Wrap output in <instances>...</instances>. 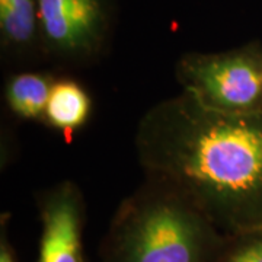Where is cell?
Segmentation results:
<instances>
[{"label":"cell","mask_w":262,"mask_h":262,"mask_svg":"<svg viewBox=\"0 0 262 262\" xmlns=\"http://www.w3.org/2000/svg\"><path fill=\"white\" fill-rule=\"evenodd\" d=\"M134 149L146 178L184 194L225 234L262 227V111L217 113L181 92L143 114Z\"/></svg>","instance_id":"cell-1"},{"label":"cell","mask_w":262,"mask_h":262,"mask_svg":"<svg viewBox=\"0 0 262 262\" xmlns=\"http://www.w3.org/2000/svg\"><path fill=\"white\" fill-rule=\"evenodd\" d=\"M227 237L184 194L146 178L114 213L99 256L101 262H214Z\"/></svg>","instance_id":"cell-2"},{"label":"cell","mask_w":262,"mask_h":262,"mask_svg":"<svg viewBox=\"0 0 262 262\" xmlns=\"http://www.w3.org/2000/svg\"><path fill=\"white\" fill-rule=\"evenodd\" d=\"M184 94L217 113L262 111V46L248 42L219 53H187L175 67Z\"/></svg>","instance_id":"cell-3"},{"label":"cell","mask_w":262,"mask_h":262,"mask_svg":"<svg viewBox=\"0 0 262 262\" xmlns=\"http://www.w3.org/2000/svg\"><path fill=\"white\" fill-rule=\"evenodd\" d=\"M47 63L77 69L99 60L111 34L110 0H37Z\"/></svg>","instance_id":"cell-4"},{"label":"cell","mask_w":262,"mask_h":262,"mask_svg":"<svg viewBox=\"0 0 262 262\" xmlns=\"http://www.w3.org/2000/svg\"><path fill=\"white\" fill-rule=\"evenodd\" d=\"M41 236L37 262H84L82 249L84 206L80 188L61 181L38 200Z\"/></svg>","instance_id":"cell-5"},{"label":"cell","mask_w":262,"mask_h":262,"mask_svg":"<svg viewBox=\"0 0 262 262\" xmlns=\"http://www.w3.org/2000/svg\"><path fill=\"white\" fill-rule=\"evenodd\" d=\"M0 50L3 61L18 70L47 63L37 0H0Z\"/></svg>","instance_id":"cell-6"},{"label":"cell","mask_w":262,"mask_h":262,"mask_svg":"<svg viewBox=\"0 0 262 262\" xmlns=\"http://www.w3.org/2000/svg\"><path fill=\"white\" fill-rule=\"evenodd\" d=\"M58 76L53 70H16L5 80V103L19 120L44 122L53 84Z\"/></svg>","instance_id":"cell-7"},{"label":"cell","mask_w":262,"mask_h":262,"mask_svg":"<svg viewBox=\"0 0 262 262\" xmlns=\"http://www.w3.org/2000/svg\"><path fill=\"white\" fill-rule=\"evenodd\" d=\"M92 99L82 84L70 77H57L48 98L44 124L60 131L67 140L89 121Z\"/></svg>","instance_id":"cell-8"},{"label":"cell","mask_w":262,"mask_h":262,"mask_svg":"<svg viewBox=\"0 0 262 262\" xmlns=\"http://www.w3.org/2000/svg\"><path fill=\"white\" fill-rule=\"evenodd\" d=\"M214 262H262V227L229 236Z\"/></svg>","instance_id":"cell-9"},{"label":"cell","mask_w":262,"mask_h":262,"mask_svg":"<svg viewBox=\"0 0 262 262\" xmlns=\"http://www.w3.org/2000/svg\"><path fill=\"white\" fill-rule=\"evenodd\" d=\"M0 262H18L15 251L12 248L8 237V217H2V229H0Z\"/></svg>","instance_id":"cell-10"}]
</instances>
